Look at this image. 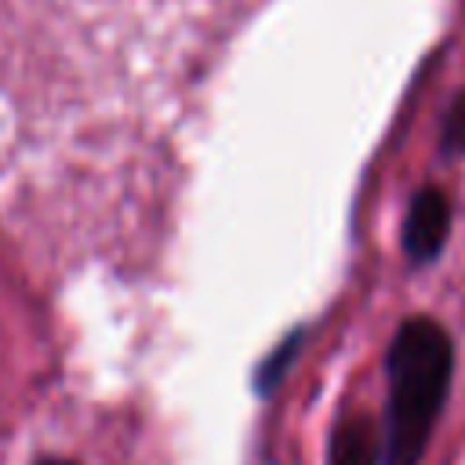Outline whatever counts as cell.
Listing matches in <instances>:
<instances>
[{"label": "cell", "mask_w": 465, "mask_h": 465, "mask_svg": "<svg viewBox=\"0 0 465 465\" xmlns=\"http://www.w3.org/2000/svg\"><path fill=\"white\" fill-rule=\"evenodd\" d=\"M36 465H76V461L73 458H51L47 454V458H36Z\"/></svg>", "instance_id": "6"}, {"label": "cell", "mask_w": 465, "mask_h": 465, "mask_svg": "<svg viewBox=\"0 0 465 465\" xmlns=\"http://www.w3.org/2000/svg\"><path fill=\"white\" fill-rule=\"evenodd\" d=\"M450 371V334L429 316H407L396 327L385 356L389 407L381 432V465H418L447 403Z\"/></svg>", "instance_id": "1"}, {"label": "cell", "mask_w": 465, "mask_h": 465, "mask_svg": "<svg viewBox=\"0 0 465 465\" xmlns=\"http://www.w3.org/2000/svg\"><path fill=\"white\" fill-rule=\"evenodd\" d=\"M327 465H381V436L367 414H345L327 447Z\"/></svg>", "instance_id": "3"}, {"label": "cell", "mask_w": 465, "mask_h": 465, "mask_svg": "<svg viewBox=\"0 0 465 465\" xmlns=\"http://www.w3.org/2000/svg\"><path fill=\"white\" fill-rule=\"evenodd\" d=\"M450 232V203L440 189H418L403 218V251L411 262H432Z\"/></svg>", "instance_id": "2"}, {"label": "cell", "mask_w": 465, "mask_h": 465, "mask_svg": "<svg viewBox=\"0 0 465 465\" xmlns=\"http://www.w3.org/2000/svg\"><path fill=\"white\" fill-rule=\"evenodd\" d=\"M298 338H302V334H291V338H287V341H283V345H280V349H276V352H272V356H269V360H265V363L258 367V381H254V385H258L262 392H269V389H272V385L280 381V374H283V367H287V363L294 360V349H298Z\"/></svg>", "instance_id": "4"}, {"label": "cell", "mask_w": 465, "mask_h": 465, "mask_svg": "<svg viewBox=\"0 0 465 465\" xmlns=\"http://www.w3.org/2000/svg\"><path fill=\"white\" fill-rule=\"evenodd\" d=\"M443 149L447 153H465V94H458V102L447 113L443 124Z\"/></svg>", "instance_id": "5"}]
</instances>
